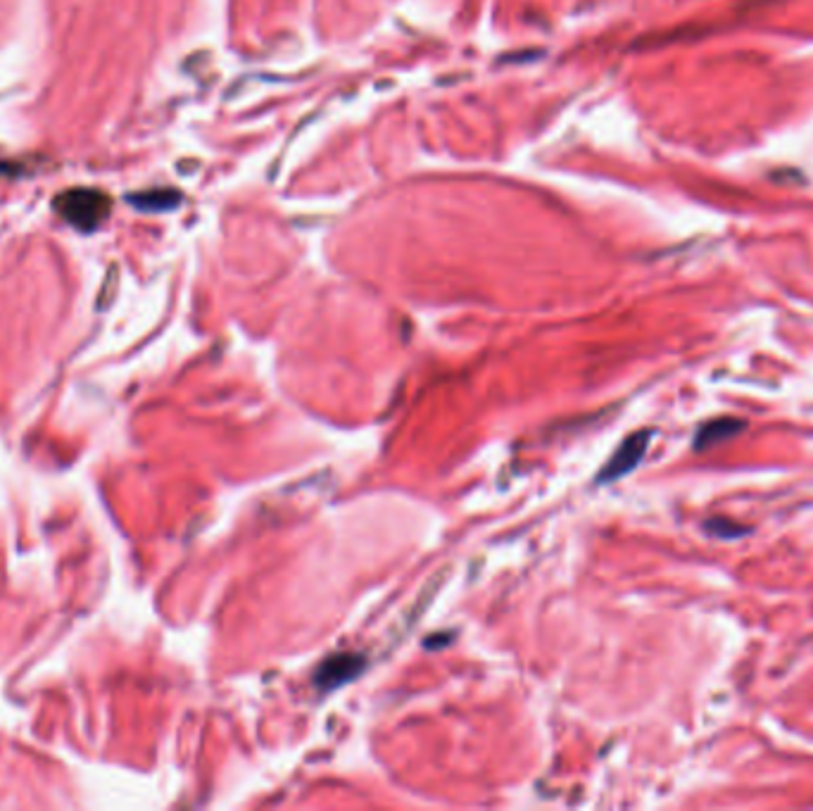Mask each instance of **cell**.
Listing matches in <instances>:
<instances>
[{
	"instance_id": "cell-1",
	"label": "cell",
	"mask_w": 813,
	"mask_h": 811,
	"mask_svg": "<svg viewBox=\"0 0 813 811\" xmlns=\"http://www.w3.org/2000/svg\"><path fill=\"white\" fill-rule=\"evenodd\" d=\"M53 210L79 231H96L112 212V198L102 188L77 186L55 196Z\"/></svg>"
},
{
	"instance_id": "cell-2",
	"label": "cell",
	"mask_w": 813,
	"mask_h": 811,
	"mask_svg": "<svg viewBox=\"0 0 813 811\" xmlns=\"http://www.w3.org/2000/svg\"><path fill=\"white\" fill-rule=\"evenodd\" d=\"M649 440H652V431H640V434H633L630 438H626L624 442H620V448L616 450V454L607 462V467L602 469L600 483H609V481H616L620 476L630 474V471L642 462Z\"/></svg>"
},
{
	"instance_id": "cell-3",
	"label": "cell",
	"mask_w": 813,
	"mask_h": 811,
	"mask_svg": "<svg viewBox=\"0 0 813 811\" xmlns=\"http://www.w3.org/2000/svg\"><path fill=\"white\" fill-rule=\"evenodd\" d=\"M364 669V659L360 655H336L321 664L315 673V683L321 690H336L343 683L352 681Z\"/></svg>"
},
{
	"instance_id": "cell-4",
	"label": "cell",
	"mask_w": 813,
	"mask_h": 811,
	"mask_svg": "<svg viewBox=\"0 0 813 811\" xmlns=\"http://www.w3.org/2000/svg\"><path fill=\"white\" fill-rule=\"evenodd\" d=\"M745 426H747L745 421L733 419V417L708 421L697 431V436H694V450H697V452L712 450V448L718 446V442H726V440L735 438L737 434H743Z\"/></svg>"
},
{
	"instance_id": "cell-5",
	"label": "cell",
	"mask_w": 813,
	"mask_h": 811,
	"mask_svg": "<svg viewBox=\"0 0 813 811\" xmlns=\"http://www.w3.org/2000/svg\"><path fill=\"white\" fill-rule=\"evenodd\" d=\"M704 528L716 538H740V536L749 534L747 528H740V524H733L728 519H708L704 524Z\"/></svg>"
},
{
	"instance_id": "cell-6",
	"label": "cell",
	"mask_w": 813,
	"mask_h": 811,
	"mask_svg": "<svg viewBox=\"0 0 813 811\" xmlns=\"http://www.w3.org/2000/svg\"><path fill=\"white\" fill-rule=\"evenodd\" d=\"M20 172H22L20 165H14V162H3V160H0V176H14V174H20Z\"/></svg>"
}]
</instances>
